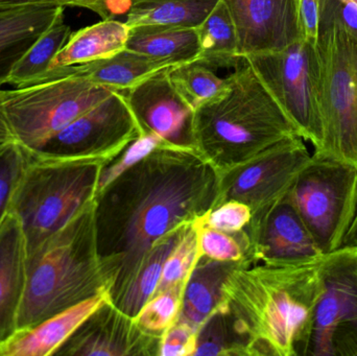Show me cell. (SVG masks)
<instances>
[{
  "label": "cell",
  "instance_id": "6da1fadb",
  "mask_svg": "<svg viewBox=\"0 0 357 356\" xmlns=\"http://www.w3.org/2000/svg\"><path fill=\"white\" fill-rule=\"evenodd\" d=\"M220 173L197 150L160 144L96 194L100 261L114 276L111 302L130 286L159 238L218 205Z\"/></svg>",
  "mask_w": 357,
  "mask_h": 356
},
{
  "label": "cell",
  "instance_id": "7a4b0ae2",
  "mask_svg": "<svg viewBox=\"0 0 357 356\" xmlns=\"http://www.w3.org/2000/svg\"><path fill=\"white\" fill-rule=\"evenodd\" d=\"M324 256L302 265L243 258L222 286L220 311L247 344L248 356H305Z\"/></svg>",
  "mask_w": 357,
  "mask_h": 356
},
{
  "label": "cell",
  "instance_id": "3957f363",
  "mask_svg": "<svg viewBox=\"0 0 357 356\" xmlns=\"http://www.w3.org/2000/svg\"><path fill=\"white\" fill-rule=\"evenodd\" d=\"M228 79V89L193 114L195 150L220 175L299 136L245 59Z\"/></svg>",
  "mask_w": 357,
  "mask_h": 356
},
{
  "label": "cell",
  "instance_id": "277c9868",
  "mask_svg": "<svg viewBox=\"0 0 357 356\" xmlns=\"http://www.w3.org/2000/svg\"><path fill=\"white\" fill-rule=\"evenodd\" d=\"M114 276L96 247L94 201L26 257V284L17 330L102 293L110 294Z\"/></svg>",
  "mask_w": 357,
  "mask_h": 356
},
{
  "label": "cell",
  "instance_id": "5b68a950",
  "mask_svg": "<svg viewBox=\"0 0 357 356\" xmlns=\"http://www.w3.org/2000/svg\"><path fill=\"white\" fill-rule=\"evenodd\" d=\"M106 163L102 159L41 157L29 150L8 210L20 222L27 254L93 202Z\"/></svg>",
  "mask_w": 357,
  "mask_h": 356
},
{
  "label": "cell",
  "instance_id": "8992f818",
  "mask_svg": "<svg viewBox=\"0 0 357 356\" xmlns=\"http://www.w3.org/2000/svg\"><path fill=\"white\" fill-rule=\"evenodd\" d=\"M113 90L62 68L29 85L3 90V107L17 142L36 150Z\"/></svg>",
  "mask_w": 357,
  "mask_h": 356
},
{
  "label": "cell",
  "instance_id": "52a82bcc",
  "mask_svg": "<svg viewBox=\"0 0 357 356\" xmlns=\"http://www.w3.org/2000/svg\"><path fill=\"white\" fill-rule=\"evenodd\" d=\"M316 44L324 139L312 156L357 169V36L320 23Z\"/></svg>",
  "mask_w": 357,
  "mask_h": 356
},
{
  "label": "cell",
  "instance_id": "ba28073f",
  "mask_svg": "<svg viewBox=\"0 0 357 356\" xmlns=\"http://www.w3.org/2000/svg\"><path fill=\"white\" fill-rule=\"evenodd\" d=\"M316 42L302 39L280 52L243 58L295 125L300 137L312 142L314 152L320 150L324 139L321 65Z\"/></svg>",
  "mask_w": 357,
  "mask_h": 356
},
{
  "label": "cell",
  "instance_id": "9c48e42d",
  "mask_svg": "<svg viewBox=\"0 0 357 356\" xmlns=\"http://www.w3.org/2000/svg\"><path fill=\"white\" fill-rule=\"evenodd\" d=\"M289 200L323 254L343 246L357 211V169L312 156L289 192Z\"/></svg>",
  "mask_w": 357,
  "mask_h": 356
},
{
  "label": "cell",
  "instance_id": "30bf717a",
  "mask_svg": "<svg viewBox=\"0 0 357 356\" xmlns=\"http://www.w3.org/2000/svg\"><path fill=\"white\" fill-rule=\"evenodd\" d=\"M305 356H357V247L324 255Z\"/></svg>",
  "mask_w": 357,
  "mask_h": 356
},
{
  "label": "cell",
  "instance_id": "8fae6325",
  "mask_svg": "<svg viewBox=\"0 0 357 356\" xmlns=\"http://www.w3.org/2000/svg\"><path fill=\"white\" fill-rule=\"evenodd\" d=\"M140 136L139 125L125 96L113 91L31 152L50 158L102 159L110 162Z\"/></svg>",
  "mask_w": 357,
  "mask_h": 356
},
{
  "label": "cell",
  "instance_id": "7c38bea8",
  "mask_svg": "<svg viewBox=\"0 0 357 356\" xmlns=\"http://www.w3.org/2000/svg\"><path fill=\"white\" fill-rule=\"evenodd\" d=\"M312 158L299 136L282 140L256 158L220 173L218 205L238 201L248 205L253 215L264 212L289 194Z\"/></svg>",
  "mask_w": 357,
  "mask_h": 356
},
{
  "label": "cell",
  "instance_id": "4fadbf2b",
  "mask_svg": "<svg viewBox=\"0 0 357 356\" xmlns=\"http://www.w3.org/2000/svg\"><path fill=\"white\" fill-rule=\"evenodd\" d=\"M243 230L247 235L243 258L249 261L302 265L324 256L289 194L264 212L253 215Z\"/></svg>",
  "mask_w": 357,
  "mask_h": 356
},
{
  "label": "cell",
  "instance_id": "5bb4252c",
  "mask_svg": "<svg viewBox=\"0 0 357 356\" xmlns=\"http://www.w3.org/2000/svg\"><path fill=\"white\" fill-rule=\"evenodd\" d=\"M236 31L241 58L280 52L303 39L300 0H222Z\"/></svg>",
  "mask_w": 357,
  "mask_h": 356
},
{
  "label": "cell",
  "instance_id": "9a60e30c",
  "mask_svg": "<svg viewBox=\"0 0 357 356\" xmlns=\"http://www.w3.org/2000/svg\"><path fill=\"white\" fill-rule=\"evenodd\" d=\"M169 67L121 93L139 125L142 135L153 134L172 146L195 150V111L172 84Z\"/></svg>",
  "mask_w": 357,
  "mask_h": 356
},
{
  "label": "cell",
  "instance_id": "2e32d148",
  "mask_svg": "<svg viewBox=\"0 0 357 356\" xmlns=\"http://www.w3.org/2000/svg\"><path fill=\"white\" fill-rule=\"evenodd\" d=\"M161 338L144 332L112 302L94 311L60 347L61 356H159Z\"/></svg>",
  "mask_w": 357,
  "mask_h": 356
},
{
  "label": "cell",
  "instance_id": "e0dca14e",
  "mask_svg": "<svg viewBox=\"0 0 357 356\" xmlns=\"http://www.w3.org/2000/svg\"><path fill=\"white\" fill-rule=\"evenodd\" d=\"M107 302H111L110 294L102 293L31 327L16 330L10 338L0 343V356L56 355L73 332Z\"/></svg>",
  "mask_w": 357,
  "mask_h": 356
},
{
  "label": "cell",
  "instance_id": "ac0fdd59",
  "mask_svg": "<svg viewBox=\"0 0 357 356\" xmlns=\"http://www.w3.org/2000/svg\"><path fill=\"white\" fill-rule=\"evenodd\" d=\"M26 257L20 222L8 211L0 222V343L17 330L26 284Z\"/></svg>",
  "mask_w": 357,
  "mask_h": 356
},
{
  "label": "cell",
  "instance_id": "d6986e66",
  "mask_svg": "<svg viewBox=\"0 0 357 356\" xmlns=\"http://www.w3.org/2000/svg\"><path fill=\"white\" fill-rule=\"evenodd\" d=\"M64 6L0 8V88L21 56L46 31Z\"/></svg>",
  "mask_w": 357,
  "mask_h": 356
},
{
  "label": "cell",
  "instance_id": "ffe728a7",
  "mask_svg": "<svg viewBox=\"0 0 357 356\" xmlns=\"http://www.w3.org/2000/svg\"><path fill=\"white\" fill-rule=\"evenodd\" d=\"M236 263L213 261L201 255L183 293L178 323L189 326L197 334L220 307L222 284Z\"/></svg>",
  "mask_w": 357,
  "mask_h": 356
},
{
  "label": "cell",
  "instance_id": "44dd1931",
  "mask_svg": "<svg viewBox=\"0 0 357 356\" xmlns=\"http://www.w3.org/2000/svg\"><path fill=\"white\" fill-rule=\"evenodd\" d=\"M130 27L116 19H102L71 33L48 71L111 58L127 48Z\"/></svg>",
  "mask_w": 357,
  "mask_h": 356
},
{
  "label": "cell",
  "instance_id": "7402d4cb",
  "mask_svg": "<svg viewBox=\"0 0 357 356\" xmlns=\"http://www.w3.org/2000/svg\"><path fill=\"white\" fill-rule=\"evenodd\" d=\"M169 66L174 65L126 48L111 58L77 66L62 67V69L65 72L85 77L113 91L125 92Z\"/></svg>",
  "mask_w": 357,
  "mask_h": 356
},
{
  "label": "cell",
  "instance_id": "603a6c76",
  "mask_svg": "<svg viewBox=\"0 0 357 356\" xmlns=\"http://www.w3.org/2000/svg\"><path fill=\"white\" fill-rule=\"evenodd\" d=\"M127 49L173 65L192 62L199 54L197 29L152 24L130 27Z\"/></svg>",
  "mask_w": 357,
  "mask_h": 356
},
{
  "label": "cell",
  "instance_id": "cb8c5ba5",
  "mask_svg": "<svg viewBox=\"0 0 357 356\" xmlns=\"http://www.w3.org/2000/svg\"><path fill=\"white\" fill-rule=\"evenodd\" d=\"M187 226L169 232L154 242L130 286L113 301L117 309L132 318L138 315L158 288L165 261Z\"/></svg>",
  "mask_w": 357,
  "mask_h": 356
},
{
  "label": "cell",
  "instance_id": "d4e9b609",
  "mask_svg": "<svg viewBox=\"0 0 357 356\" xmlns=\"http://www.w3.org/2000/svg\"><path fill=\"white\" fill-rule=\"evenodd\" d=\"M199 54L197 62L216 70L236 69L243 59L238 56L236 31L222 0L197 27Z\"/></svg>",
  "mask_w": 357,
  "mask_h": 356
},
{
  "label": "cell",
  "instance_id": "484cf974",
  "mask_svg": "<svg viewBox=\"0 0 357 356\" xmlns=\"http://www.w3.org/2000/svg\"><path fill=\"white\" fill-rule=\"evenodd\" d=\"M220 0H132L126 24L197 29Z\"/></svg>",
  "mask_w": 357,
  "mask_h": 356
},
{
  "label": "cell",
  "instance_id": "4316f807",
  "mask_svg": "<svg viewBox=\"0 0 357 356\" xmlns=\"http://www.w3.org/2000/svg\"><path fill=\"white\" fill-rule=\"evenodd\" d=\"M71 33L70 26L65 22V8H63L50 27L16 63L6 84L15 88L22 87L44 77Z\"/></svg>",
  "mask_w": 357,
  "mask_h": 356
},
{
  "label": "cell",
  "instance_id": "83f0119b",
  "mask_svg": "<svg viewBox=\"0 0 357 356\" xmlns=\"http://www.w3.org/2000/svg\"><path fill=\"white\" fill-rule=\"evenodd\" d=\"M169 77L193 111L218 98L229 87L228 77L222 79L215 70L197 61L169 67Z\"/></svg>",
  "mask_w": 357,
  "mask_h": 356
},
{
  "label": "cell",
  "instance_id": "f1b7e54d",
  "mask_svg": "<svg viewBox=\"0 0 357 356\" xmlns=\"http://www.w3.org/2000/svg\"><path fill=\"white\" fill-rule=\"evenodd\" d=\"M193 356H248L247 344L233 330L228 314L218 309L206 320Z\"/></svg>",
  "mask_w": 357,
  "mask_h": 356
},
{
  "label": "cell",
  "instance_id": "f546056e",
  "mask_svg": "<svg viewBox=\"0 0 357 356\" xmlns=\"http://www.w3.org/2000/svg\"><path fill=\"white\" fill-rule=\"evenodd\" d=\"M199 257L197 230L192 223L185 228L177 245L165 261L162 276L155 294L178 286L185 288Z\"/></svg>",
  "mask_w": 357,
  "mask_h": 356
},
{
  "label": "cell",
  "instance_id": "4dcf8cb0",
  "mask_svg": "<svg viewBox=\"0 0 357 356\" xmlns=\"http://www.w3.org/2000/svg\"><path fill=\"white\" fill-rule=\"evenodd\" d=\"M184 288L178 286L153 295L134 318L137 325L146 334L162 338L177 322Z\"/></svg>",
  "mask_w": 357,
  "mask_h": 356
},
{
  "label": "cell",
  "instance_id": "1f68e13d",
  "mask_svg": "<svg viewBox=\"0 0 357 356\" xmlns=\"http://www.w3.org/2000/svg\"><path fill=\"white\" fill-rule=\"evenodd\" d=\"M199 254L218 261L236 263L245 256L247 235L245 230L230 234L195 222Z\"/></svg>",
  "mask_w": 357,
  "mask_h": 356
},
{
  "label": "cell",
  "instance_id": "d6a6232c",
  "mask_svg": "<svg viewBox=\"0 0 357 356\" xmlns=\"http://www.w3.org/2000/svg\"><path fill=\"white\" fill-rule=\"evenodd\" d=\"M29 160V150L19 142L0 146V222L10 210V200Z\"/></svg>",
  "mask_w": 357,
  "mask_h": 356
},
{
  "label": "cell",
  "instance_id": "836d02e7",
  "mask_svg": "<svg viewBox=\"0 0 357 356\" xmlns=\"http://www.w3.org/2000/svg\"><path fill=\"white\" fill-rule=\"evenodd\" d=\"M163 144H167V142L153 134H144L137 138L135 141L130 144L116 158L102 167L96 194Z\"/></svg>",
  "mask_w": 357,
  "mask_h": 356
},
{
  "label": "cell",
  "instance_id": "e575fe53",
  "mask_svg": "<svg viewBox=\"0 0 357 356\" xmlns=\"http://www.w3.org/2000/svg\"><path fill=\"white\" fill-rule=\"evenodd\" d=\"M252 215L251 208L248 205L238 201H227L195 222L226 233L234 234L243 231L249 225Z\"/></svg>",
  "mask_w": 357,
  "mask_h": 356
},
{
  "label": "cell",
  "instance_id": "d590c367",
  "mask_svg": "<svg viewBox=\"0 0 357 356\" xmlns=\"http://www.w3.org/2000/svg\"><path fill=\"white\" fill-rule=\"evenodd\" d=\"M197 334L189 326L176 322L161 338L159 356H193Z\"/></svg>",
  "mask_w": 357,
  "mask_h": 356
},
{
  "label": "cell",
  "instance_id": "8d00e7d4",
  "mask_svg": "<svg viewBox=\"0 0 357 356\" xmlns=\"http://www.w3.org/2000/svg\"><path fill=\"white\" fill-rule=\"evenodd\" d=\"M320 23L337 25L357 36V6L349 0H320Z\"/></svg>",
  "mask_w": 357,
  "mask_h": 356
},
{
  "label": "cell",
  "instance_id": "74e56055",
  "mask_svg": "<svg viewBox=\"0 0 357 356\" xmlns=\"http://www.w3.org/2000/svg\"><path fill=\"white\" fill-rule=\"evenodd\" d=\"M132 0H65L64 8L77 6L96 13L102 19H115L121 15L128 14L131 8Z\"/></svg>",
  "mask_w": 357,
  "mask_h": 356
},
{
  "label": "cell",
  "instance_id": "f35d334b",
  "mask_svg": "<svg viewBox=\"0 0 357 356\" xmlns=\"http://www.w3.org/2000/svg\"><path fill=\"white\" fill-rule=\"evenodd\" d=\"M299 14L303 39L316 42L320 23V0H300Z\"/></svg>",
  "mask_w": 357,
  "mask_h": 356
},
{
  "label": "cell",
  "instance_id": "ab89813d",
  "mask_svg": "<svg viewBox=\"0 0 357 356\" xmlns=\"http://www.w3.org/2000/svg\"><path fill=\"white\" fill-rule=\"evenodd\" d=\"M3 90L0 88V146L8 142L15 141V136L13 134L12 127L8 123V116L3 107Z\"/></svg>",
  "mask_w": 357,
  "mask_h": 356
},
{
  "label": "cell",
  "instance_id": "60d3db41",
  "mask_svg": "<svg viewBox=\"0 0 357 356\" xmlns=\"http://www.w3.org/2000/svg\"><path fill=\"white\" fill-rule=\"evenodd\" d=\"M65 0H0V8L27 6H64Z\"/></svg>",
  "mask_w": 357,
  "mask_h": 356
},
{
  "label": "cell",
  "instance_id": "b9f144b4",
  "mask_svg": "<svg viewBox=\"0 0 357 356\" xmlns=\"http://www.w3.org/2000/svg\"><path fill=\"white\" fill-rule=\"evenodd\" d=\"M342 247H357V211L356 217L352 222L351 227L348 231L347 235L344 240L343 246Z\"/></svg>",
  "mask_w": 357,
  "mask_h": 356
},
{
  "label": "cell",
  "instance_id": "7bdbcfd3",
  "mask_svg": "<svg viewBox=\"0 0 357 356\" xmlns=\"http://www.w3.org/2000/svg\"><path fill=\"white\" fill-rule=\"evenodd\" d=\"M349 1L354 2V3H356L357 6V0H349Z\"/></svg>",
  "mask_w": 357,
  "mask_h": 356
}]
</instances>
